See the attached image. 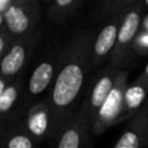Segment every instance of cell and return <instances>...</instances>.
Masks as SVG:
<instances>
[{
	"mask_svg": "<svg viewBox=\"0 0 148 148\" xmlns=\"http://www.w3.org/2000/svg\"><path fill=\"white\" fill-rule=\"evenodd\" d=\"M96 29L73 35L59 52L58 69L47 99L51 109V140H57L76 114L87 74L91 68V49Z\"/></svg>",
	"mask_w": 148,
	"mask_h": 148,
	"instance_id": "1",
	"label": "cell"
},
{
	"mask_svg": "<svg viewBox=\"0 0 148 148\" xmlns=\"http://www.w3.org/2000/svg\"><path fill=\"white\" fill-rule=\"evenodd\" d=\"M128 84V72L121 69L117 75L114 84L102 104L96 119L91 126V133L99 135L109 127L121 121L124 110V95Z\"/></svg>",
	"mask_w": 148,
	"mask_h": 148,
	"instance_id": "2",
	"label": "cell"
},
{
	"mask_svg": "<svg viewBox=\"0 0 148 148\" xmlns=\"http://www.w3.org/2000/svg\"><path fill=\"white\" fill-rule=\"evenodd\" d=\"M40 17L42 8L37 0H13L8 10L2 15L3 25L14 38L36 30Z\"/></svg>",
	"mask_w": 148,
	"mask_h": 148,
	"instance_id": "3",
	"label": "cell"
},
{
	"mask_svg": "<svg viewBox=\"0 0 148 148\" xmlns=\"http://www.w3.org/2000/svg\"><path fill=\"white\" fill-rule=\"evenodd\" d=\"M40 36L42 30L38 27L32 32L15 38L6 54L0 60V76L9 81L21 76V72L32 56Z\"/></svg>",
	"mask_w": 148,
	"mask_h": 148,
	"instance_id": "4",
	"label": "cell"
},
{
	"mask_svg": "<svg viewBox=\"0 0 148 148\" xmlns=\"http://www.w3.org/2000/svg\"><path fill=\"white\" fill-rule=\"evenodd\" d=\"M143 7L141 1H136L124 15L119 31L117 35V40L114 49L111 53L109 61L123 66L130 58L133 42L140 31L141 22L143 18Z\"/></svg>",
	"mask_w": 148,
	"mask_h": 148,
	"instance_id": "5",
	"label": "cell"
},
{
	"mask_svg": "<svg viewBox=\"0 0 148 148\" xmlns=\"http://www.w3.org/2000/svg\"><path fill=\"white\" fill-rule=\"evenodd\" d=\"M59 52L60 51H54L53 49L47 50L31 72L25 90L28 101H34L45 92L46 95L49 94L57 74Z\"/></svg>",
	"mask_w": 148,
	"mask_h": 148,
	"instance_id": "6",
	"label": "cell"
},
{
	"mask_svg": "<svg viewBox=\"0 0 148 148\" xmlns=\"http://www.w3.org/2000/svg\"><path fill=\"white\" fill-rule=\"evenodd\" d=\"M120 71H121V66L108 61L106 66L101 71V73L96 77L94 86L90 89V92L84 98V101L81 102V108L86 111V114L91 126L96 119L98 110L101 109L102 104L104 103L105 98L111 91L114 81L117 79V75L119 74Z\"/></svg>",
	"mask_w": 148,
	"mask_h": 148,
	"instance_id": "7",
	"label": "cell"
},
{
	"mask_svg": "<svg viewBox=\"0 0 148 148\" xmlns=\"http://www.w3.org/2000/svg\"><path fill=\"white\" fill-rule=\"evenodd\" d=\"M23 126L28 134L36 142H40L51 138L52 117L46 95L28 108L23 119Z\"/></svg>",
	"mask_w": 148,
	"mask_h": 148,
	"instance_id": "8",
	"label": "cell"
},
{
	"mask_svg": "<svg viewBox=\"0 0 148 148\" xmlns=\"http://www.w3.org/2000/svg\"><path fill=\"white\" fill-rule=\"evenodd\" d=\"M124 15L125 13L108 18L105 24L96 34L91 49V68L99 67L106 60L109 61L116 45L117 35Z\"/></svg>",
	"mask_w": 148,
	"mask_h": 148,
	"instance_id": "9",
	"label": "cell"
},
{
	"mask_svg": "<svg viewBox=\"0 0 148 148\" xmlns=\"http://www.w3.org/2000/svg\"><path fill=\"white\" fill-rule=\"evenodd\" d=\"M90 134L91 125L86 111L80 105L74 118L67 124L57 139L56 148H89Z\"/></svg>",
	"mask_w": 148,
	"mask_h": 148,
	"instance_id": "10",
	"label": "cell"
},
{
	"mask_svg": "<svg viewBox=\"0 0 148 148\" xmlns=\"http://www.w3.org/2000/svg\"><path fill=\"white\" fill-rule=\"evenodd\" d=\"M148 145V101L132 118L113 148H143Z\"/></svg>",
	"mask_w": 148,
	"mask_h": 148,
	"instance_id": "11",
	"label": "cell"
},
{
	"mask_svg": "<svg viewBox=\"0 0 148 148\" xmlns=\"http://www.w3.org/2000/svg\"><path fill=\"white\" fill-rule=\"evenodd\" d=\"M148 101V80L141 73L131 83L127 84L124 95L123 120L132 118Z\"/></svg>",
	"mask_w": 148,
	"mask_h": 148,
	"instance_id": "12",
	"label": "cell"
},
{
	"mask_svg": "<svg viewBox=\"0 0 148 148\" xmlns=\"http://www.w3.org/2000/svg\"><path fill=\"white\" fill-rule=\"evenodd\" d=\"M23 91V81L18 76L10 80L0 96V123H3L9 116H12L18 104L20 97Z\"/></svg>",
	"mask_w": 148,
	"mask_h": 148,
	"instance_id": "13",
	"label": "cell"
},
{
	"mask_svg": "<svg viewBox=\"0 0 148 148\" xmlns=\"http://www.w3.org/2000/svg\"><path fill=\"white\" fill-rule=\"evenodd\" d=\"M1 148H36L37 142L28 134L23 123H17L14 126L2 131L0 136Z\"/></svg>",
	"mask_w": 148,
	"mask_h": 148,
	"instance_id": "14",
	"label": "cell"
},
{
	"mask_svg": "<svg viewBox=\"0 0 148 148\" xmlns=\"http://www.w3.org/2000/svg\"><path fill=\"white\" fill-rule=\"evenodd\" d=\"M81 0H53V1H47V16L49 18L56 23L60 24L72 17L79 8L82 6Z\"/></svg>",
	"mask_w": 148,
	"mask_h": 148,
	"instance_id": "15",
	"label": "cell"
},
{
	"mask_svg": "<svg viewBox=\"0 0 148 148\" xmlns=\"http://www.w3.org/2000/svg\"><path fill=\"white\" fill-rule=\"evenodd\" d=\"M138 0H109L99 3L97 13L102 17H112L126 13Z\"/></svg>",
	"mask_w": 148,
	"mask_h": 148,
	"instance_id": "16",
	"label": "cell"
},
{
	"mask_svg": "<svg viewBox=\"0 0 148 148\" xmlns=\"http://www.w3.org/2000/svg\"><path fill=\"white\" fill-rule=\"evenodd\" d=\"M131 53H135V54H147L148 53V30L140 29L139 34L136 35V37L133 42Z\"/></svg>",
	"mask_w": 148,
	"mask_h": 148,
	"instance_id": "17",
	"label": "cell"
},
{
	"mask_svg": "<svg viewBox=\"0 0 148 148\" xmlns=\"http://www.w3.org/2000/svg\"><path fill=\"white\" fill-rule=\"evenodd\" d=\"M14 39L15 38L10 35V32L7 30V28L5 25H1L0 27V60L6 54L7 50L9 49V46L12 45Z\"/></svg>",
	"mask_w": 148,
	"mask_h": 148,
	"instance_id": "18",
	"label": "cell"
},
{
	"mask_svg": "<svg viewBox=\"0 0 148 148\" xmlns=\"http://www.w3.org/2000/svg\"><path fill=\"white\" fill-rule=\"evenodd\" d=\"M13 0H0V16H2L10 7Z\"/></svg>",
	"mask_w": 148,
	"mask_h": 148,
	"instance_id": "19",
	"label": "cell"
},
{
	"mask_svg": "<svg viewBox=\"0 0 148 148\" xmlns=\"http://www.w3.org/2000/svg\"><path fill=\"white\" fill-rule=\"evenodd\" d=\"M8 83H9V80H7V79H5V77L0 76V96H1L2 91L5 90V88L7 87V84H8Z\"/></svg>",
	"mask_w": 148,
	"mask_h": 148,
	"instance_id": "20",
	"label": "cell"
},
{
	"mask_svg": "<svg viewBox=\"0 0 148 148\" xmlns=\"http://www.w3.org/2000/svg\"><path fill=\"white\" fill-rule=\"evenodd\" d=\"M142 74L147 77V80H148V62L146 64V66H145V69H143V72H142Z\"/></svg>",
	"mask_w": 148,
	"mask_h": 148,
	"instance_id": "21",
	"label": "cell"
},
{
	"mask_svg": "<svg viewBox=\"0 0 148 148\" xmlns=\"http://www.w3.org/2000/svg\"><path fill=\"white\" fill-rule=\"evenodd\" d=\"M141 5H142V7H143V10H145V9H148V0L141 1Z\"/></svg>",
	"mask_w": 148,
	"mask_h": 148,
	"instance_id": "22",
	"label": "cell"
}]
</instances>
